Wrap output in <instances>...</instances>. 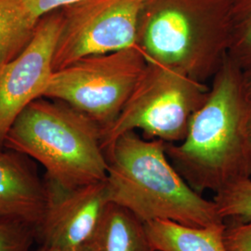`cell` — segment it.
<instances>
[{"label": "cell", "instance_id": "cell-5", "mask_svg": "<svg viewBox=\"0 0 251 251\" xmlns=\"http://www.w3.org/2000/svg\"><path fill=\"white\" fill-rule=\"evenodd\" d=\"M209 86L158 63L147 62L116 120L101 130L104 152L121 135L142 131L144 138L180 143L191 120L206 100Z\"/></svg>", "mask_w": 251, "mask_h": 251}, {"label": "cell", "instance_id": "cell-18", "mask_svg": "<svg viewBox=\"0 0 251 251\" xmlns=\"http://www.w3.org/2000/svg\"><path fill=\"white\" fill-rule=\"evenodd\" d=\"M83 0H23L30 15L39 21L47 14L67 8Z\"/></svg>", "mask_w": 251, "mask_h": 251}, {"label": "cell", "instance_id": "cell-8", "mask_svg": "<svg viewBox=\"0 0 251 251\" xmlns=\"http://www.w3.org/2000/svg\"><path fill=\"white\" fill-rule=\"evenodd\" d=\"M63 25L62 9L40 19L28 45L0 68V147L19 115L43 97L53 74V57Z\"/></svg>", "mask_w": 251, "mask_h": 251}, {"label": "cell", "instance_id": "cell-19", "mask_svg": "<svg viewBox=\"0 0 251 251\" xmlns=\"http://www.w3.org/2000/svg\"><path fill=\"white\" fill-rule=\"evenodd\" d=\"M244 85L248 99L251 104V70L244 72Z\"/></svg>", "mask_w": 251, "mask_h": 251}, {"label": "cell", "instance_id": "cell-13", "mask_svg": "<svg viewBox=\"0 0 251 251\" xmlns=\"http://www.w3.org/2000/svg\"><path fill=\"white\" fill-rule=\"evenodd\" d=\"M37 23L23 0H0V68L28 45Z\"/></svg>", "mask_w": 251, "mask_h": 251}, {"label": "cell", "instance_id": "cell-20", "mask_svg": "<svg viewBox=\"0 0 251 251\" xmlns=\"http://www.w3.org/2000/svg\"><path fill=\"white\" fill-rule=\"evenodd\" d=\"M37 251H86L84 248L82 249H66V248H58V247H49L42 246L41 249Z\"/></svg>", "mask_w": 251, "mask_h": 251}, {"label": "cell", "instance_id": "cell-7", "mask_svg": "<svg viewBox=\"0 0 251 251\" xmlns=\"http://www.w3.org/2000/svg\"><path fill=\"white\" fill-rule=\"evenodd\" d=\"M145 0H83L62 9L53 72L82 58L116 52L137 43Z\"/></svg>", "mask_w": 251, "mask_h": 251}, {"label": "cell", "instance_id": "cell-9", "mask_svg": "<svg viewBox=\"0 0 251 251\" xmlns=\"http://www.w3.org/2000/svg\"><path fill=\"white\" fill-rule=\"evenodd\" d=\"M46 186L48 206L36 236L43 246L84 248L110 203L106 179L72 190Z\"/></svg>", "mask_w": 251, "mask_h": 251}, {"label": "cell", "instance_id": "cell-12", "mask_svg": "<svg viewBox=\"0 0 251 251\" xmlns=\"http://www.w3.org/2000/svg\"><path fill=\"white\" fill-rule=\"evenodd\" d=\"M144 224L156 251H229L225 238L226 223L205 227L163 220Z\"/></svg>", "mask_w": 251, "mask_h": 251}, {"label": "cell", "instance_id": "cell-3", "mask_svg": "<svg viewBox=\"0 0 251 251\" xmlns=\"http://www.w3.org/2000/svg\"><path fill=\"white\" fill-rule=\"evenodd\" d=\"M231 0H145L136 46L147 62L207 84L228 56Z\"/></svg>", "mask_w": 251, "mask_h": 251}, {"label": "cell", "instance_id": "cell-1", "mask_svg": "<svg viewBox=\"0 0 251 251\" xmlns=\"http://www.w3.org/2000/svg\"><path fill=\"white\" fill-rule=\"evenodd\" d=\"M251 116L244 71L227 56L185 138L178 144H166L171 164L195 191L216 194L237 180L251 178Z\"/></svg>", "mask_w": 251, "mask_h": 251}, {"label": "cell", "instance_id": "cell-11", "mask_svg": "<svg viewBox=\"0 0 251 251\" xmlns=\"http://www.w3.org/2000/svg\"><path fill=\"white\" fill-rule=\"evenodd\" d=\"M86 251H156L145 224L124 206L110 202L90 240Z\"/></svg>", "mask_w": 251, "mask_h": 251}, {"label": "cell", "instance_id": "cell-16", "mask_svg": "<svg viewBox=\"0 0 251 251\" xmlns=\"http://www.w3.org/2000/svg\"><path fill=\"white\" fill-rule=\"evenodd\" d=\"M36 237L35 226L0 214V251H31Z\"/></svg>", "mask_w": 251, "mask_h": 251}, {"label": "cell", "instance_id": "cell-17", "mask_svg": "<svg viewBox=\"0 0 251 251\" xmlns=\"http://www.w3.org/2000/svg\"><path fill=\"white\" fill-rule=\"evenodd\" d=\"M225 238L229 251H251V223L226 224Z\"/></svg>", "mask_w": 251, "mask_h": 251}, {"label": "cell", "instance_id": "cell-4", "mask_svg": "<svg viewBox=\"0 0 251 251\" xmlns=\"http://www.w3.org/2000/svg\"><path fill=\"white\" fill-rule=\"evenodd\" d=\"M4 147L39 162L46 183L61 190L107 178L101 127L59 100L42 97L31 102L9 128Z\"/></svg>", "mask_w": 251, "mask_h": 251}, {"label": "cell", "instance_id": "cell-10", "mask_svg": "<svg viewBox=\"0 0 251 251\" xmlns=\"http://www.w3.org/2000/svg\"><path fill=\"white\" fill-rule=\"evenodd\" d=\"M22 155L0 147V214L25 222L37 230L47 210L48 190L45 181Z\"/></svg>", "mask_w": 251, "mask_h": 251}, {"label": "cell", "instance_id": "cell-14", "mask_svg": "<svg viewBox=\"0 0 251 251\" xmlns=\"http://www.w3.org/2000/svg\"><path fill=\"white\" fill-rule=\"evenodd\" d=\"M228 57L244 72L251 70V0H231Z\"/></svg>", "mask_w": 251, "mask_h": 251}, {"label": "cell", "instance_id": "cell-2", "mask_svg": "<svg viewBox=\"0 0 251 251\" xmlns=\"http://www.w3.org/2000/svg\"><path fill=\"white\" fill-rule=\"evenodd\" d=\"M110 202L144 223L163 220L205 227L225 224L215 202L192 188L173 167L166 143L130 131L105 152Z\"/></svg>", "mask_w": 251, "mask_h": 251}, {"label": "cell", "instance_id": "cell-6", "mask_svg": "<svg viewBox=\"0 0 251 251\" xmlns=\"http://www.w3.org/2000/svg\"><path fill=\"white\" fill-rule=\"evenodd\" d=\"M145 65L137 46L88 56L53 72L43 97L75 108L102 130L116 120Z\"/></svg>", "mask_w": 251, "mask_h": 251}, {"label": "cell", "instance_id": "cell-15", "mask_svg": "<svg viewBox=\"0 0 251 251\" xmlns=\"http://www.w3.org/2000/svg\"><path fill=\"white\" fill-rule=\"evenodd\" d=\"M213 201L226 224H251V178L237 180L217 192Z\"/></svg>", "mask_w": 251, "mask_h": 251}, {"label": "cell", "instance_id": "cell-21", "mask_svg": "<svg viewBox=\"0 0 251 251\" xmlns=\"http://www.w3.org/2000/svg\"><path fill=\"white\" fill-rule=\"evenodd\" d=\"M248 145H249V152H250L251 161V116L249 122V126H248Z\"/></svg>", "mask_w": 251, "mask_h": 251}]
</instances>
